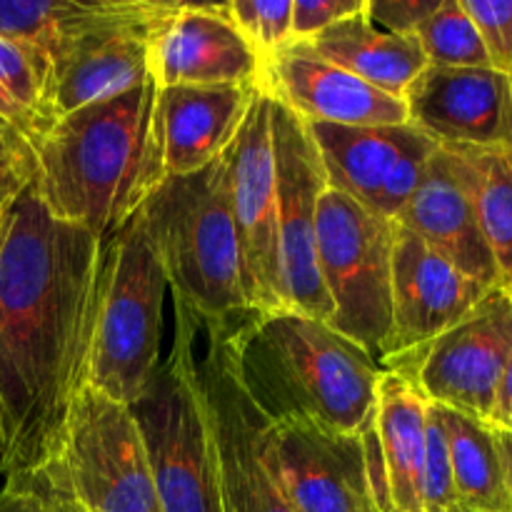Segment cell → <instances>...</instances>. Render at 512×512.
<instances>
[{
    "mask_svg": "<svg viewBox=\"0 0 512 512\" xmlns=\"http://www.w3.org/2000/svg\"><path fill=\"white\" fill-rule=\"evenodd\" d=\"M393 315L380 365L415 353L463 320L488 290L395 223Z\"/></svg>",
    "mask_w": 512,
    "mask_h": 512,
    "instance_id": "2e32d148",
    "label": "cell"
},
{
    "mask_svg": "<svg viewBox=\"0 0 512 512\" xmlns=\"http://www.w3.org/2000/svg\"><path fill=\"white\" fill-rule=\"evenodd\" d=\"M105 245L55 218L35 183L0 240V473L55 460L88 385Z\"/></svg>",
    "mask_w": 512,
    "mask_h": 512,
    "instance_id": "6da1fadb",
    "label": "cell"
},
{
    "mask_svg": "<svg viewBox=\"0 0 512 512\" xmlns=\"http://www.w3.org/2000/svg\"><path fill=\"white\" fill-rule=\"evenodd\" d=\"M478 25L490 65L512 78V0H463Z\"/></svg>",
    "mask_w": 512,
    "mask_h": 512,
    "instance_id": "d6a6232c",
    "label": "cell"
},
{
    "mask_svg": "<svg viewBox=\"0 0 512 512\" xmlns=\"http://www.w3.org/2000/svg\"><path fill=\"white\" fill-rule=\"evenodd\" d=\"M423 508L425 512H450L458 508L450 465L448 438L435 405L428 403L425 423V465H423Z\"/></svg>",
    "mask_w": 512,
    "mask_h": 512,
    "instance_id": "4dcf8cb0",
    "label": "cell"
},
{
    "mask_svg": "<svg viewBox=\"0 0 512 512\" xmlns=\"http://www.w3.org/2000/svg\"><path fill=\"white\" fill-rule=\"evenodd\" d=\"M223 10L265 63L293 43V0H233Z\"/></svg>",
    "mask_w": 512,
    "mask_h": 512,
    "instance_id": "f1b7e54d",
    "label": "cell"
},
{
    "mask_svg": "<svg viewBox=\"0 0 512 512\" xmlns=\"http://www.w3.org/2000/svg\"><path fill=\"white\" fill-rule=\"evenodd\" d=\"M8 215V213H5ZM5 215H0V240H3V228H5Z\"/></svg>",
    "mask_w": 512,
    "mask_h": 512,
    "instance_id": "74e56055",
    "label": "cell"
},
{
    "mask_svg": "<svg viewBox=\"0 0 512 512\" xmlns=\"http://www.w3.org/2000/svg\"><path fill=\"white\" fill-rule=\"evenodd\" d=\"M443 0H365V15L375 28L415 38L420 25L440 8Z\"/></svg>",
    "mask_w": 512,
    "mask_h": 512,
    "instance_id": "836d02e7",
    "label": "cell"
},
{
    "mask_svg": "<svg viewBox=\"0 0 512 512\" xmlns=\"http://www.w3.org/2000/svg\"><path fill=\"white\" fill-rule=\"evenodd\" d=\"M168 280L135 213L105 245L88 385L120 405H133L160 368Z\"/></svg>",
    "mask_w": 512,
    "mask_h": 512,
    "instance_id": "8992f818",
    "label": "cell"
},
{
    "mask_svg": "<svg viewBox=\"0 0 512 512\" xmlns=\"http://www.w3.org/2000/svg\"><path fill=\"white\" fill-rule=\"evenodd\" d=\"M178 330L145 393L128 405L143 438L163 512H225L218 458L195 373L193 315L175 303Z\"/></svg>",
    "mask_w": 512,
    "mask_h": 512,
    "instance_id": "5b68a950",
    "label": "cell"
},
{
    "mask_svg": "<svg viewBox=\"0 0 512 512\" xmlns=\"http://www.w3.org/2000/svg\"><path fill=\"white\" fill-rule=\"evenodd\" d=\"M240 378L273 423L308 420L330 433L373 425L383 368L328 323L298 310H270L230 335Z\"/></svg>",
    "mask_w": 512,
    "mask_h": 512,
    "instance_id": "3957f363",
    "label": "cell"
},
{
    "mask_svg": "<svg viewBox=\"0 0 512 512\" xmlns=\"http://www.w3.org/2000/svg\"><path fill=\"white\" fill-rule=\"evenodd\" d=\"M260 83L305 123L345 128L408 123L403 100L380 93L295 40L265 63Z\"/></svg>",
    "mask_w": 512,
    "mask_h": 512,
    "instance_id": "ac0fdd59",
    "label": "cell"
},
{
    "mask_svg": "<svg viewBox=\"0 0 512 512\" xmlns=\"http://www.w3.org/2000/svg\"><path fill=\"white\" fill-rule=\"evenodd\" d=\"M505 455H508V473H510V490H512V438L505 435Z\"/></svg>",
    "mask_w": 512,
    "mask_h": 512,
    "instance_id": "8d00e7d4",
    "label": "cell"
},
{
    "mask_svg": "<svg viewBox=\"0 0 512 512\" xmlns=\"http://www.w3.org/2000/svg\"><path fill=\"white\" fill-rule=\"evenodd\" d=\"M365 0H293V40H310L348 15L363 13Z\"/></svg>",
    "mask_w": 512,
    "mask_h": 512,
    "instance_id": "e575fe53",
    "label": "cell"
},
{
    "mask_svg": "<svg viewBox=\"0 0 512 512\" xmlns=\"http://www.w3.org/2000/svg\"><path fill=\"white\" fill-rule=\"evenodd\" d=\"M258 85L158 88L155 138L163 178L200 173L223 158L248 115Z\"/></svg>",
    "mask_w": 512,
    "mask_h": 512,
    "instance_id": "d6986e66",
    "label": "cell"
},
{
    "mask_svg": "<svg viewBox=\"0 0 512 512\" xmlns=\"http://www.w3.org/2000/svg\"><path fill=\"white\" fill-rule=\"evenodd\" d=\"M425 423L428 400L403 375L383 370L373 425L365 430L378 512H425Z\"/></svg>",
    "mask_w": 512,
    "mask_h": 512,
    "instance_id": "44dd1931",
    "label": "cell"
},
{
    "mask_svg": "<svg viewBox=\"0 0 512 512\" xmlns=\"http://www.w3.org/2000/svg\"><path fill=\"white\" fill-rule=\"evenodd\" d=\"M273 460L295 512H378L363 435L308 420H270Z\"/></svg>",
    "mask_w": 512,
    "mask_h": 512,
    "instance_id": "9a60e30c",
    "label": "cell"
},
{
    "mask_svg": "<svg viewBox=\"0 0 512 512\" xmlns=\"http://www.w3.org/2000/svg\"><path fill=\"white\" fill-rule=\"evenodd\" d=\"M160 0H0V35L33 48L48 68L80 40L168 13Z\"/></svg>",
    "mask_w": 512,
    "mask_h": 512,
    "instance_id": "603a6c76",
    "label": "cell"
},
{
    "mask_svg": "<svg viewBox=\"0 0 512 512\" xmlns=\"http://www.w3.org/2000/svg\"><path fill=\"white\" fill-rule=\"evenodd\" d=\"M158 83L53 120L33 143L38 188L55 218L85 228L103 245L163 183L155 138Z\"/></svg>",
    "mask_w": 512,
    "mask_h": 512,
    "instance_id": "7a4b0ae2",
    "label": "cell"
},
{
    "mask_svg": "<svg viewBox=\"0 0 512 512\" xmlns=\"http://www.w3.org/2000/svg\"><path fill=\"white\" fill-rule=\"evenodd\" d=\"M512 353V293L488 290L463 320L415 353L388 360L430 405L490 423Z\"/></svg>",
    "mask_w": 512,
    "mask_h": 512,
    "instance_id": "30bf717a",
    "label": "cell"
},
{
    "mask_svg": "<svg viewBox=\"0 0 512 512\" xmlns=\"http://www.w3.org/2000/svg\"><path fill=\"white\" fill-rule=\"evenodd\" d=\"M270 110L273 98L260 83L238 135L225 150L230 208L240 235L255 313L285 308L280 290L278 180Z\"/></svg>",
    "mask_w": 512,
    "mask_h": 512,
    "instance_id": "7c38bea8",
    "label": "cell"
},
{
    "mask_svg": "<svg viewBox=\"0 0 512 512\" xmlns=\"http://www.w3.org/2000/svg\"><path fill=\"white\" fill-rule=\"evenodd\" d=\"M435 408L448 438L458 508L465 512H512L503 430L440 405Z\"/></svg>",
    "mask_w": 512,
    "mask_h": 512,
    "instance_id": "d4e9b609",
    "label": "cell"
},
{
    "mask_svg": "<svg viewBox=\"0 0 512 512\" xmlns=\"http://www.w3.org/2000/svg\"><path fill=\"white\" fill-rule=\"evenodd\" d=\"M403 103L408 123L440 148L510 150L512 78L495 68L428 65Z\"/></svg>",
    "mask_w": 512,
    "mask_h": 512,
    "instance_id": "5bb4252c",
    "label": "cell"
},
{
    "mask_svg": "<svg viewBox=\"0 0 512 512\" xmlns=\"http://www.w3.org/2000/svg\"><path fill=\"white\" fill-rule=\"evenodd\" d=\"M138 213L175 303L198 323L233 335L258 315L230 208L225 155L200 173L163 178Z\"/></svg>",
    "mask_w": 512,
    "mask_h": 512,
    "instance_id": "277c9868",
    "label": "cell"
},
{
    "mask_svg": "<svg viewBox=\"0 0 512 512\" xmlns=\"http://www.w3.org/2000/svg\"><path fill=\"white\" fill-rule=\"evenodd\" d=\"M193 328L195 373L218 458L225 512H295L275 468L270 418L240 378L230 335L198 323L195 315Z\"/></svg>",
    "mask_w": 512,
    "mask_h": 512,
    "instance_id": "ba28073f",
    "label": "cell"
},
{
    "mask_svg": "<svg viewBox=\"0 0 512 512\" xmlns=\"http://www.w3.org/2000/svg\"><path fill=\"white\" fill-rule=\"evenodd\" d=\"M428 65L438 68H493L478 25L463 0H443L415 33Z\"/></svg>",
    "mask_w": 512,
    "mask_h": 512,
    "instance_id": "83f0119b",
    "label": "cell"
},
{
    "mask_svg": "<svg viewBox=\"0 0 512 512\" xmlns=\"http://www.w3.org/2000/svg\"><path fill=\"white\" fill-rule=\"evenodd\" d=\"M448 150H453L463 165L480 230L498 270L500 288L512 293V168L508 150Z\"/></svg>",
    "mask_w": 512,
    "mask_h": 512,
    "instance_id": "484cf974",
    "label": "cell"
},
{
    "mask_svg": "<svg viewBox=\"0 0 512 512\" xmlns=\"http://www.w3.org/2000/svg\"><path fill=\"white\" fill-rule=\"evenodd\" d=\"M308 130L318 145L330 188L393 223L440 150L435 140L410 123L363 128L308 123Z\"/></svg>",
    "mask_w": 512,
    "mask_h": 512,
    "instance_id": "4fadbf2b",
    "label": "cell"
},
{
    "mask_svg": "<svg viewBox=\"0 0 512 512\" xmlns=\"http://www.w3.org/2000/svg\"><path fill=\"white\" fill-rule=\"evenodd\" d=\"M38 178L35 148L13 125L0 120V215L8 213L15 200Z\"/></svg>",
    "mask_w": 512,
    "mask_h": 512,
    "instance_id": "1f68e13d",
    "label": "cell"
},
{
    "mask_svg": "<svg viewBox=\"0 0 512 512\" xmlns=\"http://www.w3.org/2000/svg\"><path fill=\"white\" fill-rule=\"evenodd\" d=\"M395 223L418 235L470 280L483 288H500L463 165L453 150L440 148L433 155Z\"/></svg>",
    "mask_w": 512,
    "mask_h": 512,
    "instance_id": "ffe728a7",
    "label": "cell"
},
{
    "mask_svg": "<svg viewBox=\"0 0 512 512\" xmlns=\"http://www.w3.org/2000/svg\"><path fill=\"white\" fill-rule=\"evenodd\" d=\"M0 512H80L53 463L5 478Z\"/></svg>",
    "mask_w": 512,
    "mask_h": 512,
    "instance_id": "f546056e",
    "label": "cell"
},
{
    "mask_svg": "<svg viewBox=\"0 0 512 512\" xmlns=\"http://www.w3.org/2000/svg\"><path fill=\"white\" fill-rule=\"evenodd\" d=\"M508 158H510V168H512V145H510V150H508Z\"/></svg>",
    "mask_w": 512,
    "mask_h": 512,
    "instance_id": "f35d334b",
    "label": "cell"
},
{
    "mask_svg": "<svg viewBox=\"0 0 512 512\" xmlns=\"http://www.w3.org/2000/svg\"><path fill=\"white\" fill-rule=\"evenodd\" d=\"M295 43L348 70L380 93L400 100L405 98L413 80L428 68L418 40L375 28L365 10L338 20L315 38Z\"/></svg>",
    "mask_w": 512,
    "mask_h": 512,
    "instance_id": "cb8c5ba5",
    "label": "cell"
},
{
    "mask_svg": "<svg viewBox=\"0 0 512 512\" xmlns=\"http://www.w3.org/2000/svg\"><path fill=\"white\" fill-rule=\"evenodd\" d=\"M150 70L158 88L255 85L263 80L265 60L225 15L223 3H178L155 30Z\"/></svg>",
    "mask_w": 512,
    "mask_h": 512,
    "instance_id": "e0dca14e",
    "label": "cell"
},
{
    "mask_svg": "<svg viewBox=\"0 0 512 512\" xmlns=\"http://www.w3.org/2000/svg\"><path fill=\"white\" fill-rule=\"evenodd\" d=\"M270 123L278 180V258L283 303L288 310L330 323L333 308L320 280L315 245L318 205L320 195L328 188V175L303 118L273 98Z\"/></svg>",
    "mask_w": 512,
    "mask_h": 512,
    "instance_id": "8fae6325",
    "label": "cell"
},
{
    "mask_svg": "<svg viewBox=\"0 0 512 512\" xmlns=\"http://www.w3.org/2000/svg\"><path fill=\"white\" fill-rule=\"evenodd\" d=\"M50 463L80 512H163L133 413L90 385Z\"/></svg>",
    "mask_w": 512,
    "mask_h": 512,
    "instance_id": "9c48e42d",
    "label": "cell"
},
{
    "mask_svg": "<svg viewBox=\"0 0 512 512\" xmlns=\"http://www.w3.org/2000/svg\"><path fill=\"white\" fill-rule=\"evenodd\" d=\"M450 512H465V510H460V508H455V510H450Z\"/></svg>",
    "mask_w": 512,
    "mask_h": 512,
    "instance_id": "ab89813d",
    "label": "cell"
},
{
    "mask_svg": "<svg viewBox=\"0 0 512 512\" xmlns=\"http://www.w3.org/2000/svg\"><path fill=\"white\" fill-rule=\"evenodd\" d=\"M175 8L178 3L158 18L103 30L65 50L50 65L48 93H45L50 123L73 110L115 98L145 83L153 75L150 45L155 30Z\"/></svg>",
    "mask_w": 512,
    "mask_h": 512,
    "instance_id": "7402d4cb",
    "label": "cell"
},
{
    "mask_svg": "<svg viewBox=\"0 0 512 512\" xmlns=\"http://www.w3.org/2000/svg\"><path fill=\"white\" fill-rule=\"evenodd\" d=\"M490 425L503 430L505 435H510L512 438V353H510L503 380H500V390H498V398H495V410H493V418H490Z\"/></svg>",
    "mask_w": 512,
    "mask_h": 512,
    "instance_id": "d590c367",
    "label": "cell"
},
{
    "mask_svg": "<svg viewBox=\"0 0 512 512\" xmlns=\"http://www.w3.org/2000/svg\"><path fill=\"white\" fill-rule=\"evenodd\" d=\"M395 223L345 193L325 188L318 205V270L330 300V328L380 363L393 315Z\"/></svg>",
    "mask_w": 512,
    "mask_h": 512,
    "instance_id": "52a82bcc",
    "label": "cell"
},
{
    "mask_svg": "<svg viewBox=\"0 0 512 512\" xmlns=\"http://www.w3.org/2000/svg\"><path fill=\"white\" fill-rule=\"evenodd\" d=\"M48 60L33 48L0 35V120L13 125L30 143L50 125L45 93H48Z\"/></svg>",
    "mask_w": 512,
    "mask_h": 512,
    "instance_id": "4316f807",
    "label": "cell"
}]
</instances>
